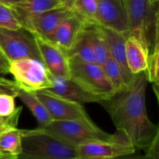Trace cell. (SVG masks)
Wrapping results in <instances>:
<instances>
[{
  "instance_id": "cell-1",
  "label": "cell",
  "mask_w": 159,
  "mask_h": 159,
  "mask_svg": "<svg viewBox=\"0 0 159 159\" xmlns=\"http://www.w3.org/2000/svg\"><path fill=\"white\" fill-rule=\"evenodd\" d=\"M148 83L147 71L134 75L124 90L110 99L99 102L108 113L116 128L135 150H146L159 128L148 115L146 90Z\"/></svg>"
},
{
  "instance_id": "cell-12",
  "label": "cell",
  "mask_w": 159,
  "mask_h": 159,
  "mask_svg": "<svg viewBox=\"0 0 159 159\" xmlns=\"http://www.w3.org/2000/svg\"><path fill=\"white\" fill-rule=\"evenodd\" d=\"M75 152L79 158H115L133 154L137 151L127 143L98 141L77 146L75 148Z\"/></svg>"
},
{
  "instance_id": "cell-21",
  "label": "cell",
  "mask_w": 159,
  "mask_h": 159,
  "mask_svg": "<svg viewBox=\"0 0 159 159\" xmlns=\"http://www.w3.org/2000/svg\"><path fill=\"white\" fill-rule=\"evenodd\" d=\"M89 31L91 37L96 64L102 66L109 57L108 50L105 38L102 34L101 26L93 23H88Z\"/></svg>"
},
{
  "instance_id": "cell-18",
  "label": "cell",
  "mask_w": 159,
  "mask_h": 159,
  "mask_svg": "<svg viewBox=\"0 0 159 159\" xmlns=\"http://www.w3.org/2000/svg\"><path fill=\"white\" fill-rule=\"evenodd\" d=\"M68 56L69 59L79 62L96 64L87 23H85L82 34L71 51L68 52Z\"/></svg>"
},
{
  "instance_id": "cell-9",
  "label": "cell",
  "mask_w": 159,
  "mask_h": 159,
  "mask_svg": "<svg viewBox=\"0 0 159 159\" xmlns=\"http://www.w3.org/2000/svg\"><path fill=\"white\" fill-rule=\"evenodd\" d=\"M33 37L40 61L49 74L56 77L70 78V62L68 54L50 40L37 35H33Z\"/></svg>"
},
{
  "instance_id": "cell-35",
  "label": "cell",
  "mask_w": 159,
  "mask_h": 159,
  "mask_svg": "<svg viewBox=\"0 0 159 159\" xmlns=\"http://www.w3.org/2000/svg\"><path fill=\"white\" fill-rule=\"evenodd\" d=\"M78 159H114V158H78Z\"/></svg>"
},
{
  "instance_id": "cell-27",
  "label": "cell",
  "mask_w": 159,
  "mask_h": 159,
  "mask_svg": "<svg viewBox=\"0 0 159 159\" xmlns=\"http://www.w3.org/2000/svg\"><path fill=\"white\" fill-rule=\"evenodd\" d=\"M15 97L8 95H0V116H9L16 110Z\"/></svg>"
},
{
  "instance_id": "cell-6",
  "label": "cell",
  "mask_w": 159,
  "mask_h": 159,
  "mask_svg": "<svg viewBox=\"0 0 159 159\" xmlns=\"http://www.w3.org/2000/svg\"><path fill=\"white\" fill-rule=\"evenodd\" d=\"M20 90L36 93L51 86V75L40 61L23 58L10 62L9 71Z\"/></svg>"
},
{
  "instance_id": "cell-17",
  "label": "cell",
  "mask_w": 159,
  "mask_h": 159,
  "mask_svg": "<svg viewBox=\"0 0 159 159\" xmlns=\"http://www.w3.org/2000/svg\"><path fill=\"white\" fill-rule=\"evenodd\" d=\"M61 6L64 5L61 0H22L11 9L22 25L29 17Z\"/></svg>"
},
{
  "instance_id": "cell-7",
  "label": "cell",
  "mask_w": 159,
  "mask_h": 159,
  "mask_svg": "<svg viewBox=\"0 0 159 159\" xmlns=\"http://www.w3.org/2000/svg\"><path fill=\"white\" fill-rule=\"evenodd\" d=\"M0 50L10 62L23 58L40 61L34 37L23 27L19 30L0 28Z\"/></svg>"
},
{
  "instance_id": "cell-16",
  "label": "cell",
  "mask_w": 159,
  "mask_h": 159,
  "mask_svg": "<svg viewBox=\"0 0 159 159\" xmlns=\"http://www.w3.org/2000/svg\"><path fill=\"white\" fill-rule=\"evenodd\" d=\"M125 50L127 65L134 75L147 71L149 52L139 40L128 36L126 40Z\"/></svg>"
},
{
  "instance_id": "cell-22",
  "label": "cell",
  "mask_w": 159,
  "mask_h": 159,
  "mask_svg": "<svg viewBox=\"0 0 159 159\" xmlns=\"http://www.w3.org/2000/svg\"><path fill=\"white\" fill-rule=\"evenodd\" d=\"M102 68L106 77L116 93L122 91L126 88L127 85L125 84L119 67L110 56L102 65Z\"/></svg>"
},
{
  "instance_id": "cell-30",
  "label": "cell",
  "mask_w": 159,
  "mask_h": 159,
  "mask_svg": "<svg viewBox=\"0 0 159 159\" xmlns=\"http://www.w3.org/2000/svg\"><path fill=\"white\" fill-rule=\"evenodd\" d=\"M10 61L0 50V73H9Z\"/></svg>"
},
{
  "instance_id": "cell-15",
  "label": "cell",
  "mask_w": 159,
  "mask_h": 159,
  "mask_svg": "<svg viewBox=\"0 0 159 159\" xmlns=\"http://www.w3.org/2000/svg\"><path fill=\"white\" fill-rule=\"evenodd\" d=\"M51 86L45 91L79 103L99 102V100L84 90L71 78L50 76Z\"/></svg>"
},
{
  "instance_id": "cell-25",
  "label": "cell",
  "mask_w": 159,
  "mask_h": 159,
  "mask_svg": "<svg viewBox=\"0 0 159 159\" xmlns=\"http://www.w3.org/2000/svg\"><path fill=\"white\" fill-rule=\"evenodd\" d=\"M0 28L7 30L22 28L12 9L3 5H0Z\"/></svg>"
},
{
  "instance_id": "cell-24",
  "label": "cell",
  "mask_w": 159,
  "mask_h": 159,
  "mask_svg": "<svg viewBox=\"0 0 159 159\" xmlns=\"http://www.w3.org/2000/svg\"><path fill=\"white\" fill-rule=\"evenodd\" d=\"M158 70H159V42L155 43L149 54L147 75L148 82L153 84L157 98H158Z\"/></svg>"
},
{
  "instance_id": "cell-2",
  "label": "cell",
  "mask_w": 159,
  "mask_h": 159,
  "mask_svg": "<svg viewBox=\"0 0 159 159\" xmlns=\"http://www.w3.org/2000/svg\"><path fill=\"white\" fill-rule=\"evenodd\" d=\"M35 129L75 148L81 144L98 141L130 144L122 134L107 133L93 120H53L48 125Z\"/></svg>"
},
{
  "instance_id": "cell-32",
  "label": "cell",
  "mask_w": 159,
  "mask_h": 159,
  "mask_svg": "<svg viewBox=\"0 0 159 159\" xmlns=\"http://www.w3.org/2000/svg\"><path fill=\"white\" fill-rule=\"evenodd\" d=\"M22 0H0V5L8 6L9 8H12L15 5L18 4Z\"/></svg>"
},
{
  "instance_id": "cell-33",
  "label": "cell",
  "mask_w": 159,
  "mask_h": 159,
  "mask_svg": "<svg viewBox=\"0 0 159 159\" xmlns=\"http://www.w3.org/2000/svg\"><path fill=\"white\" fill-rule=\"evenodd\" d=\"M61 2L64 5V6H65V7L68 8L70 9H72L75 0H61Z\"/></svg>"
},
{
  "instance_id": "cell-31",
  "label": "cell",
  "mask_w": 159,
  "mask_h": 159,
  "mask_svg": "<svg viewBox=\"0 0 159 159\" xmlns=\"http://www.w3.org/2000/svg\"><path fill=\"white\" fill-rule=\"evenodd\" d=\"M114 159H148L144 155H141V154H138L136 152L133 154H129V155H124V156L117 157Z\"/></svg>"
},
{
  "instance_id": "cell-34",
  "label": "cell",
  "mask_w": 159,
  "mask_h": 159,
  "mask_svg": "<svg viewBox=\"0 0 159 159\" xmlns=\"http://www.w3.org/2000/svg\"><path fill=\"white\" fill-rule=\"evenodd\" d=\"M0 159H18V157L9 155V154H3L2 155L0 156Z\"/></svg>"
},
{
  "instance_id": "cell-23",
  "label": "cell",
  "mask_w": 159,
  "mask_h": 159,
  "mask_svg": "<svg viewBox=\"0 0 159 159\" xmlns=\"http://www.w3.org/2000/svg\"><path fill=\"white\" fill-rule=\"evenodd\" d=\"M72 10L82 17L85 23L98 24L96 0H75Z\"/></svg>"
},
{
  "instance_id": "cell-10",
  "label": "cell",
  "mask_w": 159,
  "mask_h": 159,
  "mask_svg": "<svg viewBox=\"0 0 159 159\" xmlns=\"http://www.w3.org/2000/svg\"><path fill=\"white\" fill-rule=\"evenodd\" d=\"M72 12V9L61 6L29 17L21 26L33 35L50 40L60 23Z\"/></svg>"
},
{
  "instance_id": "cell-26",
  "label": "cell",
  "mask_w": 159,
  "mask_h": 159,
  "mask_svg": "<svg viewBox=\"0 0 159 159\" xmlns=\"http://www.w3.org/2000/svg\"><path fill=\"white\" fill-rule=\"evenodd\" d=\"M23 107H16V110L12 115L9 116H0V134L8 130L17 128L18 121L21 114Z\"/></svg>"
},
{
  "instance_id": "cell-11",
  "label": "cell",
  "mask_w": 159,
  "mask_h": 159,
  "mask_svg": "<svg viewBox=\"0 0 159 159\" xmlns=\"http://www.w3.org/2000/svg\"><path fill=\"white\" fill-rule=\"evenodd\" d=\"M97 23L128 35L124 0H96Z\"/></svg>"
},
{
  "instance_id": "cell-20",
  "label": "cell",
  "mask_w": 159,
  "mask_h": 159,
  "mask_svg": "<svg viewBox=\"0 0 159 159\" xmlns=\"http://www.w3.org/2000/svg\"><path fill=\"white\" fill-rule=\"evenodd\" d=\"M0 152L17 156L22 152V130L13 128L0 134Z\"/></svg>"
},
{
  "instance_id": "cell-4",
  "label": "cell",
  "mask_w": 159,
  "mask_h": 159,
  "mask_svg": "<svg viewBox=\"0 0 159 159\" xmlns=\"http://www.w3.org/2000/svg\"><path fill=\"white\" fill-rule=\"evenodd\" d=\"M75 148L36 129L22 130L18 159H78Z\"/></svg>"
},
{
  "instance_id": "cell-28",
  "label": "cell",
  "mask_w": 159,
  "mask_h": 159,
  "mask_svg": "<svg viewBox=\"0 0 159 159\" xmlns=\"http://www.w3.org/2000/svg\"><path fill=\"white\" fill-rule=\"evenodd\" d=\"M20 88L14 81L0 77V95H8L17 97Z\"/></svg>"
},
{
  "instance_id": "cell-14",
  "label": "cell",
  "mask_w": 159,
  "mask_h": 159,
  "mask_svg": "<svg viewBox=\"0 0 159 159\" xmlns=\"http://www.w3.org/2000/svg\"><path fill=\"white\" fill-rule=\"evenodd\" d=\"M101 28L107 43L109 56L118 65L125 84L127 85L134 76L130 72L126 59L125 43L128 35L116 32L102 26H101Z\"/></svg>"
},
{
  "instance_id": "cell-3",
  "label": "cell",
  "mask_w": 159,
  "mask_h": 159,
  "mask_svg": "<svg viewBox=\"0 0 159 159\" xmlns=\"http://www.w3.org/2000/svg\"><path fill=\"white\" fill-rule=\"evenodd\" d=\"M158 2L124 0L127 33L139 40L150 54L158 40Z\"/></svg>"
},
{
  "instance_id": "cell-37",
  "label": "cell",
  "mask_w": 159,
  "mask_h": 159,
  "mask_svg": "<svg viewBox=\"0 0 159 159\" xmlns=\"http://www.w3.org/2000/svg\"><path fill=\"white\" fill-rule=\"evenodd\" d=\"M3 154H5V153H2V152H0V156H1V155H2Z\"/></svg>"
},
{
  "instance_id": "cell-8",
  "label": "cell",
  "mask_w": 159,
  "mask_h": 159,
  "mask_svg": "<svg viewBox=\"0 0 159 159\" xmlns=\"http://www.w3.org/2000/svg\"><path fill=\"white\" fill-rule=\"evenodd\" d=\"M35 95L44 105L53 120H92L82 104L42 90Z\"/></svg>"
},
{
  "instance_id": "cell-13",
  "label": "cell",
  "mask_w": 159,
  "mask_h": 159,
  "mask_svg": "<svg viewBox=\"0 0 159 159\" xmlns=\"http://www.w3.org/2000/svg\"><path fill=\"white\" fill-rule=\"evenodd\" d=\"M85 22L73 12L60 23L50 41L68 54L82 34Z\"/></svg>"
},
{
  "instance_id": "cell-29",
  "label": "cell",
  "mask_w": 159,
  "mask_h": 159,
  "mask_svg": "<svg viewBox=\"0 0 159 159\" xmlns=\"http://www.w3.org/2000/svg\"><path fill=\"white\" fill-rule=\"evenodd\" d=\"M144 155L148 159H159V134L144 151Z\"/></svg>"
},
{
  "instance_id": "cell-5",
  "label": "cell",
  "mask_w": 159,
  "mask_h": 159,
  "mask_svg": "<svg viewBox=\"0 0 159 159\" xmlns=\"http://www.w3.org/2000/svg\"><path fill=\"white\" fill-rule=\"evenodd\" d=\"M70 78L99 100L110 99L116 93L101 65L69 59ZM98 102V103H99Z\"/></svg>"
},
{
  "instance_id": "cell-19",
  "label": "cell",
  "mask_w": 159,
  "mask_h": 159,
  "mask_svg": "<svg viewBox=\"0 0 159 159\" xmlns=\"http://www.w3.org/2000/svg\"><path fill=\"white\" fill-rule=\"evenodd\" d=\"M17 97L20 99V100L30 110L32 114L38 122V127L46 126L53 121L46 107L39 100L35 93L20 90Z\"/></svg>"
},
{
  "instance_id": "cell-36",
  "label": "cell",
  "mask_w": 159,
  "mask_h": 159,
  "mask_svg": "<svg viewBox=\"0 0 159 159\" xmlns=\"http://www.w3.org/2000/svg\"><path fill=\"white\" fill-rule=\"evenodd\" d=\"M150 3H155V2H159V0H149Z\"/></svg>"
}]
</instances>
